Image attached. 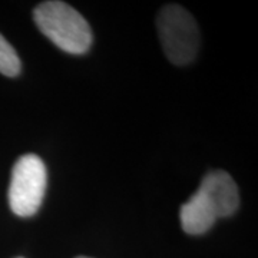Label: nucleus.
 <instances>
[{"instance_id": "2", "label": "nucleus", "mask_w": 258, "mask_h": 258, "mask_svg": "<svg viewBox=\"0 0 258 258\" xmlns=\"http://www.w3.org/2000/svg\"><path fill=\"white\" fill-rule=\"evenodd\" d=\"M158 35L169 62L191 63L200 49V30L194 16L178 5H166L157 18Z\"/></svg>"}, {"instance_id": "5", "label": "nucleus", "mask_w": 258, "mask_h": 258, "mask_svg": "<svg viewBox=\"0 0 258 258\" xmlns=\"http://www.w3.org/2000/svg\"><path fill=\"white\" fill-rule=\"evenodd\" d=\"M179 218L182 230L191 235H200L207 232L218 220L211 207L197 192L181 207Z\"/></svg>"}, {"instance_id": "6", "label": "nucleus", "mask_w": 258, "mask_h": 258, "mask_svg": "<svg viewBox=\"0 0 258 258\" xmlns=\"http://www.w3.org/2000/svg\"><path fill=\"white\" fill-rule=\"evenodd\" d=\"M20 69L22 63L15 47L0 33V74L13 78L20 74Z\"/></svg>"}, {"instance_id": "3", "label": "nucleus", "mask_w": 258, "mask_h": 258, "mask_svg": "<svg viewBox=\"0 0 258 258\" xmlns=\"http://www.w3.org/2000/svg\"><path fill=\"white\" fill-rule=\"evenodd\" d=\"M46 166L35 154H26L13 166L9 186V205L19 217L35 215L45 197Z\"/></svg>"}, {"instance_id": "4", "label": "nucleus", "mask_w": 258, "mask_h": 258, "mask_svg": "<svg viewBox=\"0 0 258 258\" xmlns=\"http://www.w3.org/2000/svg\"><path fill=\"white\" fill-rule=\"evenodd\" d=\"M197 194L211 207L218 220L232 215L240 205L237 184L232 176L224 171H214L204 176Z\"/></svg>"}, {"instance_id": "7", "label": "nucleus", "mask_w": 258, "mask_h": 258, "mask_svg": "<svg viewBox=\"0 0 258 258\" xmlns=\"http://www.w3.org/2000/svg\"><path fill=\"white\" fill-rule=\"evenodd\" d=\"M78 258H88V257H78Z\"/></svg>"}, {"instance_id": "1", "label": "nucleus", "mask_w": 258, "mask_h": 258, "mask_svg": "<svg viewBox=\"0 0 258 258\" xmlns=\"http://www.w3.org/2000/svg\"><path fill=\"white\" fill-rule=\"evenodd\" d=\"M40 32L56 46L72 55H82L92 45V30L82 15L64 2H43L33 12Z\"/></svg>"}]
</instances>
